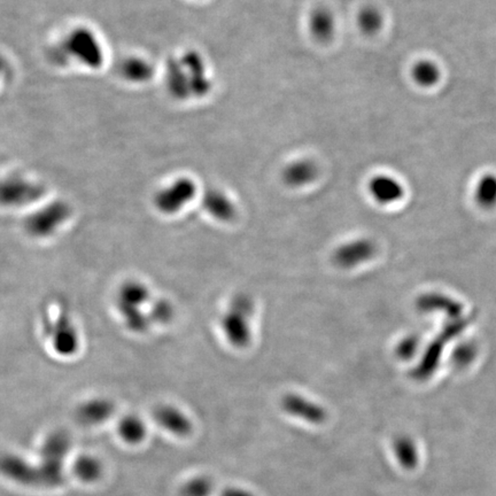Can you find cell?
Segmentation results:
<instances>
[{
	"label": "cell",
	"mask_w": 496,
	"mask_h": 496,
	"mask_svg": "<svg viewBox=\"0 0 496 496\" xmlns=\"http://www.w3.org/2000/svg\"><path fill=\"white\" fill-rule=\"evenodd\" d=\"M166 85L169 94L178 100L205 97L212 90V80L203 55L187 51L168 61Z\"/></svg>",
	"instance_id": "1"
},
{
	"label": "cell",
	"mask_w": 496,
	"mask_h": 496,
	"mask_svg": "<svg viewBox=\"0 0 496 496\" xmlns=\"http://www.w3.org/2000/svg\"><path fill=\"white\" fill-rule=\"evenodd\" d=\"M152 300L150 287L142 280H128L119 287L114 302L121 322L129 332L144 334L153 327L150 318Z\"/></svg>",
	"instance_id": "2"
},
{
	"label": "cell",
	"mask_w": 496,
	"mask_h": 496,
	"mask_svg": "<svg viewBox=\"0 0 496 496\" xmlns=\"http://www.w3.org/2000/svg\"><path fill=\"white\" fill-rule=\"evenodd\" d=\"M254 314V301L248 294L234 296L221 317V331L228 343L234 348H245L252 340L250 318Z\"/></svg>",
	"instance_id": "3"
},
{
	"label": "cell",
	"mask_w": 496,
	"mask_h": 496,
	"mask_svg": "<svg viewBox=\"0 0 496 496\" xmlns=\"http://www.w3.org/2000/svg\"><path fill=\"white\" fill-rule=\"evenodd\" d=\"M43 333L51 350L60 357H71L80 350V332L66 310L44 314Z\"/></svg>",
	"instance_id": "4"
},
{
	"label": "cell",
	"mask_w": 496,
	"mask_h": 496,
	"mask_svg": "<svg viewBox=\"0 0 496 496\" xmlns=\"http://www.w3.org/2000/svg\"><path fill=\"white\" fill-rule=\"evenodd\" d=\"M3 469L12 479L28 485L58 486L64 481L62 464L42 460L38 465H31L22 459L8 456L3 460Z\"/></svg>",
	"instance_id": "5"
},
{
	"label": "cell",
	"mask_w": 496,
	"mask_h": 496,
	"mask_svg": "<svg viewBox=\"0 0 496 496\" xmlns=\"http://www.w3.org/2000/svg\"><path fill=\"white\" fill-rule=\"evenodd\" d=\"M64 58L74 59L82 66L98 69L103 67L105 53L99 38L87 28H77L69 33L60 45Z\"/></svg>",
	"instance_id": "6"
},
{
	"label": "cell",
	"mask_w": 496,
	"mask_h": 496,
	"mask_svg": "<svg viewBox=\"0 0 496 496\" xmlns=\"http://www.w3.org/2000/svg\"><path fill=\"white\" fill-rule=\"evenodd\" d=\"M71 214V208L66 201H52L26 217L24 230L33 238L47 239L64 227Z\"/></svg>",
	"instance_id": "7"
},
{
	"label": "cell",
	"mask_w": 496,
	"mask_h": 496,
	"mask_svg": "<svg viewBox=\"0 0 496 496\" xmlns=\"http://www.w3.org/2000/svg\"><path fill=\"white\" fill-rule=\"evenodd\" d=\"M198 194L197 183L190 177H178L155 192V209L166 216H173L190 205Z\"/></svg>",
	"instance_id": "8"
},
{
	"label": "cell",
	"mask_w": 496,
	"mask_h": 496,
	"mask_svg": "<svg viewBox=\"0 0 496 496\" xmlns=\"http://www.w3.org/2000/svg\"><path fill=\"white\" fill-rule=\"evenodd\" d=\"M45 192L43 185L21 176L10 177L1 187V201L8 207H24L42 199Z\"/></svg>",
	"instance_id": "9"
},
{
	"label": "cell",
	"mask_w": 496,
	"mask_h": 496,
	"mask_svg": "<svg viewBox=\"0 0 496 496\" xmlns=\"http://www.w3.org/2000/svg\"><path fill=\"white\" fill-rule=\"evenodd\" d=\"M459 330H461V324H452V325L445 327V330L441 332V334L436 336V339L433 340L427 347L423 359L411 373L413 378L420 380V382L430 378L431 375L436 371V366L439 364L440 357L443 354V347L446 345L447 340L455 336Z\"/></svg>",
	"instance_id": "10"
},
{
	"label": "cell",
	"mask_w": 496,
	"mask_h": 496,
	"mask_svg": "<svg viewBox=\"0 0 496 496\" xmlns=\"http://www.w3.org/2000/svg\"><path fill=\"white\" fill-rule=\"evenodd\" d=\"M376 250V245L373 240H354L340 246L333 254V261L336 266L348 269L373 259Z\"/></svg>",
	"instance_id": "11"
},
{
	"label": "cell",
	"mask_w": 496,
	"mask_h": 496,
	"mask_svg": "<svg viewBox=\"0 0 496 496\" xmlns=\"http://www.w3.org/2000/svg\"><path fill=\"white\" fill-rule=\"evenodd\" d=\"M153 420L159 427L173 436H187L192 432V422L178 407L161 404L153 411Z\"/></svg>",
	"instance_id": "12"
},
{
	"label": "cell",
	"mask_w": 496,
	"mask_h": 496,
	"mask_svg": "<svg viewBox=\"0 0 496 496\" xmlns=\"http://www.w3.org/2000/svg\"><path fill=\"white\" fill-rule=\"evenodd\" d=\"M282 408L291 416L307 420L311 424H322L327 420V410L297 394H287L282 399Z\"/></svg>",
	"instance_id": "13"
},
{
	"label": "cell",
	"mask_w": 496,
	"mask_h": 496,
	"mask_svg": "<svg viewBox=\"0 0 496 496\" xmlns=\"http://www.w3.org/2000/svg\"><path fill=\"white\" fill-rule=\"evenodd\" d=\"M115 406L110 399L103 397H91L77 407L75 417L82 425L96 427L105 423L113 416Z\"/></svg>",
	"instance_id": "14"
},
{
	"label": "cell",
	"mask_w": 496,
	"mask_h": 496,
	"mask_svg": "<svg viewBox=\"0 0 496 496\" xmlns=\"http://www.w3.org/2000/svg\"><path fill=\"white\" fill-rule=\"evenodd\" d=\"M201 206L205 213L214 220L228 223L237 216L236 205L232 200L219 189H209L203 196Z\"/></svg>",
	"instance_id": "15"
},
{
	"label": "cell",
	"mask_w": 496,
	"mask_h": 496,
	"mask_svg": "<svg viewBox=\"0 0 496 496\" xmlns=\"http://www.w3.org/2000/svg\"><path fill=\"white\" fill-rule=\"evenodd\" d=\"M371 197L380 205H392L402 199L404 187L399 180L388 175H377L370 180Z\"/></svg>",
	"instance_id": "16"
},
{
	"label": "cell",
	"mask_w": 496,
	"mask_h": 496,
	"mask_svg": "<svg viewBox=\"0 0 496 496\" xmlns=\"http://www.w3.org/2000/svg\"><path fill=\"white\" fill-rule=\"evenodd\" d=\"M318 176V168L313 161L308 159H300L287 164L284 168L282 177L284 183L290 187H302L313 183Z\"/></svg>",
	"instance_id": "17"
},
{
	"label": "cell",
	"mask_w": 496,
	"mask_h": 496,
	"mask_svg": "<svg viewBox=\"0 0 496 496\" xmlns=\"http://www.w3.org/2000/svg\"><path fill=\"white\" fill-rule=\"evenodd\" d=\"M308 28L315 40L327 43L332 40L336 31V21L332 10L320 7L310 13Z\"/></svg>",
	"instance_id": "18"
},
{
	"label": "cell",
	"mask_w": 496,
	"mask_h": 496,
	"mask_svg": "<svg viewBox=\"0 0 496 496\" xmlns=\"http://www.w3.org/2000/svg\"><path fill=\"white\" fill-rule=\"evenodd\" d=\"M71 440L66 431H55L47 436L40 448V460L51 463L62 464V461L69 453Z\"/></svg>",
	"instance_id": "19"
},
{
	"label": "cell",
	"mask_w": 496,
	"mask_h": 496,
	"mask_svg": "<svg viewBox=\"0 0 496 496\" xmlns=\"http://www.w3.org/2000/svg\"><path fill=\"white\" fill-rule=\"evenodd\" d=\"M393 450L397 462L403 469L413 471L420 463V453L413 438L406 434L397 436L393 441Z\"/></svg>",
	"instance_id": "20"
},
{
	"label": "cell",
	"mask_w": 496,
	"mask_h": 496,
	"mask_svg": "<svg viewBox=\"0 0 496 496\" xmlns=\"http://www.w3.org/2000/svg\"><path fill=\"white\" fill-rule=\"evenodd\" d=\"M117 433L124 443L137 445L142 443L146 436V424L139 416L129 413L122 417L117 424Z\"/></svg>",
	"instance_id": "21"
},
{
	"label": "cell",
	"mask_w": 496,
	"mask_h": 496,
	"mask_svg": "<svg viewBox=\"0 0 496 496\" xmlns=\"http://www.w3.org/2000/svg\"><path fill=\"white\" fill-rule=\"evenodd\" d=\"M417 308L424 313H432L436 310L446 311L450 316L460 314L461 307L450 298L439 293H427L417 299Z\"/></svg>",
	"instance_id": "22"
},
{
	"label": "cell",
	"mask_w": 496,
	"mask_h": 496,
	"mask_svg": "<svg viewBox=\"0 0 496 496\" xmlns=\"http://www.w3.org/2000/svg\"><path fill=\"white\" fill-rule=\"evenodd\" d=\"M121 74L131 83H144L153 75V67L143 58H127L121 65Z\"/></svg>",
	"instance_id": "23"
},
{
	"label": "cell",
	"mask_w": 496,
	"mask_h": 496,
	"mask_svg": "<svg viewBox=\"0 0 496 496\" xmlns=\"http://www.w3.org/2000/svg\"><path fill=\"white\" fill-rule=\"evenodd\" d=\"M411 77L417 85L432 87L441 80V69L434 61L424 59L417 61L416 64L413 65Z\"/></svg>",
	"instance_id": "24"
},
{
	"label": "cell",
	"mask_w": 496,
	"mask_h": 496,
	"mask_svg": "<svg viewBox=\"0 0 496 496\" xmlns=\"http://www.w3.org/2000/svg\"><path fill=\"white\" fill-rule=\"evenodd\" d=\"M74 473L78 479L84 483H94L99 479L103 472L101 462L91 455H83L75 461L73 466Z\"/></svg>",
	"instance_id": "25"
},
{
	"label": "cell",
	"mask_w": 496,
	"mask_h": 496,
	"mask_svg": "<svg viewBox=\"0 0 496 496\" xmlns=\"http://www.w3.org/2000/svg\"><path fill=\"white\" fill-rule=\"evenodd\" d=\"M384 15L379 8L375 6H366L359 12L357 24L362 33L366 35H375L379 33L384 26Z\"/></svg>",
	"instance_id": "26"
},
{
	"label": "cell",
	"mask_w": 496,
	"mask_h": 496,
	"mask_svg": "<svg viewBox=\"0 0 496 496\" xmlns=\"http://www.w3.org/2000/svg\"><path fill=\"white\" fill-rule=\"evenodd\" d=\"M175 316V307L166 298H153L150 306L151 322L154 325H166Z\"/></svg>",
	"instance_id": "27"
},
{
	"label": "cell",
	"mask_w": 496,
	"mask_h": 496,
	"mask_svg": "<svg viewBox=\"0 0 496 496\" xmlns=\"http://www.w3.org/2000/svg\"><path fill=\"white\" fill-rule=\"evenodd\" d=\"M476 199L481 206H493L496 203V176L488 173L480 178L477 184Z\"/></svg>",
	"instance_id": "28"
},
{
	"label": "cell",
	"mask_w": 496,
	"mask_h": 496,
	"mask_svg": "<svg viewBox=\"0 0 496 496\" xmlns=\"http://www.w3.org/2000/svg\"><path fill=\"white\" fill-rule=\"evenodd\" d=\"M214 484L210 478L198 476L187 480L180 488L182 496H212Z\"/></svg>",
	"instance_id": "29"
},
{
	"label": "cell",
	"mask_w": 496,
	"mask_h": 496,
	"mask_svg": "<svg viewBox=\"0 0 496 496\" xmlns=\"http://www.w3.org/2000/svg\"><path fill=\"white\" fill-rule=\"evenodd\" d=\"M418 346H420V340H418V338L413 336H406V338L401 340V343L397 345V357H401L402 360H410V359L417 353Z\"/></svg>",
	"instance_id": "30"
},
{
	"label": "cell",
	"mask_w": 496,
	"mask_h": 496,
	"mask_svg": "<svg viewBox=\"0 0 496 496\" xmlns=\"http://www.w3.org/2000/svg\"><path fill=\"white\" fill-rule=\"evenodd\" d=\"M219 496H255L250 490H243L240 487H227L224 488Z\"/></svg>",
	"instance_id": "31"
},
{
	"label": "cell",
	"mask_w": 496,
	"mask_h": 496,
	"mask_svg": "<svg viewBox=\"0 0 496 496\" xmlns=\"http://www.w3.org/2000/svg\"><path fill=\"white\" fill-rule=\"evenodd\" d=\"M470 353H471L470 348H468V347H461L460 350H457L456 352H455L454 361H455L457 364H466V362H469Z\"/></svg>",
	"instance_id": "32"
}]
</instances>
